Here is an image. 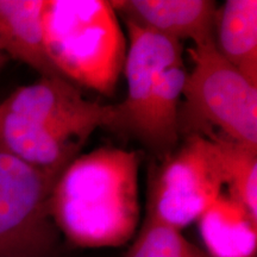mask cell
I'll list each match as a JSON object with an SVG mask.
<instances>
[{"mask_svg": "<svg viewBox=\"0 0 257 257\" xmlns=\"http://www.w3.org/2000/svg\"><path fill=\"white\" fill-rule=\"evenodd\" d=\"M140 157L104 147L75 157L62 170L50 197L59 232L78 248H117L136 233L140 221Z\"/></svg>", "mask_w": 257, "mask_h": 257, "instance_id": "6da1fadb", "label": "cell"}, {"mask_svg": "<svg viewBox=\"0 0 257 257\" xmlns=\"http://www.w3.org/2000/svg\"><path fill=\"white\" fill-rule=\"evenodd\" d=\"M113 117V105L88 100L68 80L41 78L0 102V147L37 168L62 172Z\"/></svg>", "mask_w": 257, "mask_h": 257, "instance_id": "7a4b0ae2", "label": "cell"}, {"mask_svg": "<svg viewBox=\"0 0 257 257\" xmlns=\"http://www.w3.org/2000/svg\"><path fill=\"white\" fill-rule=\"evenodd\" d=\"M44 41L61 76L113 95L123 73L126 41L106 0H46Z\"/></svg>", "mask_w": 257, "mask_h": 257, "instance_id": "3957f363", "label": "cell"}, {"mask_svg": "<svg viewBox=\"0 0 257 257\" xmlns=\"http://www.w3.org/2000/svg\"><path fill=\"white\" fill-rule=\"evenodd\" d=\"M179 112L180 136H220L257 149V85L218 51L214 41L193 44Z\"/></svg>", "mask_w": 257, "mask_h": 257, "instance_id": "277c9868", "label": "cell"}, {"mask_svg": "<svg viewBox=\"0 0 257 257\" xmlns=\"http://www.w3.org/2000/svg\"><path fill=\"white\" fill-rule=\"evenodd\" d=\"M223 187L216 143L200 135L186 136L150 170L146 217L182 231L198 221Z\"/></svg>", "mask_w": 257, "mask_h": 257, "instance_id": "5b68a950", "label": "cell"}, {"mask_svg": "<svg viewBox=\"0 0 257 257\" xmlns=\"http://www.w3.org/2000/svg\"><path fill=\"white\" fill-rule=\"evenodd\" d=\"M61 173L29 165L0 147V257H37L53 250L59 230L50 197Z\"/></svg>", "mask_w": 257, "mask_h": 257, "instance_id": "8992f818", "label": "cell"}, {"mask_svg": "<svg viewBox=\"0 0 257 257\" xmlns=\"http://www.w3.org/2000/svg\"><path fill=\"white\" fill-rule=\"evenodd\" d=\"M127 28L123 73L126 79V96L113 105L114 117L111 130L134 136L143 119L148 101L155 91L160 75L165 69L182 59V42L144 30L136 25L125 23Z\"/></svg>", "mask_w": 257, "mask_h": 257, "instance_id": "52a82bcc", "label": "cell"}, {"mask_svg": "<svg viewBox=\"0 0 257 257\" xmlns=\"http://www.w3.org/2000/svg\"><path fill=\"white\" fill-rule=\"evenodd\" d=\"M125 23L179 42L214 41L217 4L212 0H112Z\"/></svg>", "mask_w": 257, "mask_h": 257, "instance_id": "ba28073f", "label": "cell"}, {"mask_svg": "<svg viewBox=\"0 0 257 257\" xmlns=\"http://www.w3.org/2000/svg\"><path fill=\"white\" fill-rule=\"evenodd\" d=\"M44 4L46 0H0V49L42 78H62L46 48Z\"/></svg>", "mask_w": 257, "mask_h": 257, "instance_id": "9c48e42d", "label": "cell"}, {"mask_svg": "<svg viewBox=\"0 0 257 257\" xmlns=\"http://www.w3.org/2000/svg\"><path fill=\"white\" fill-rule=\"evenodd\" d=\"M187 76L184 61L172 64L160 75L148 101L143 119L134 137L157 159L168 155L179 146V112Z\"/></svg>", "mask_w": 257, "mask_h": 257, "instance_id": "30bf717a", "label": "cell"}, {"mask_svg": "<svg viewBox=\"0 0 257 257\" xmlns=\"http://www.w3.org/2000/svg\"><path fill=\"white\" fill-rule=\"evenodd\" d=\"M210 257H255L257 218L221 192L198 219Z\"/></svg>", "mask_w": 257, "mask_h": 257, "instance_id": "8fae6325", "label": "cell"}, {"mask_svg": "<svg viewBox=\"0 0 257 257\" xmlns=\"http://www.w3.org/2000/svg\"><path fill=\"white\" fill-rule=\"evenodd\" d=\"M214 43L220 55L257 85V2L227 0L217 10Z\"/></svg>", "mask_w": 257, "mask_h": 257, "instance_id": "7c38bea8", "label": "cell"}, {"mask_svg": "<svg viewBox=\"0 0 257 257\" xmlns=\"http://www.w3.org/2000/svg\"><path fill=\"white\" fill-rule=\"evenodd\" d=\"M210 140L219 152L226 194L257 218V149L220 136Z\"/></svg>", "mask_w": 257, "mask_h": 257, "instance_id": "4fadbf2b", "label": "cell"}, {"mask_svg": "<svg viewBox=\"0 0 257 257\" xmlns=\"http://www.w3.org/2000/svg\"><path fill=\"white\" fill-rule=\"evenodd\" d=\"M125 257H210L182 236L181 231L146 217Z\"/></svg>", "mask_w": 257, "mask_h": 257, "instance_id": "5bb4252c", "label": "cell"}, {"mask_svg": "<svg viewBox=\"0 0 257 257\" xmlns=\"http://www.w3.org/2000/svg\"><path fill=\"white\" fill-rule=\"evenodd\" d=\"M8 60H9V57L6 56L4 53H3L2 49H0V69H2L3 67H4V64L8 62Z\"/></svg>", "mask_w": 257, "mask_h": 257, "instance_id": "9a60e30c", "label": "cell"}]
</instances>
